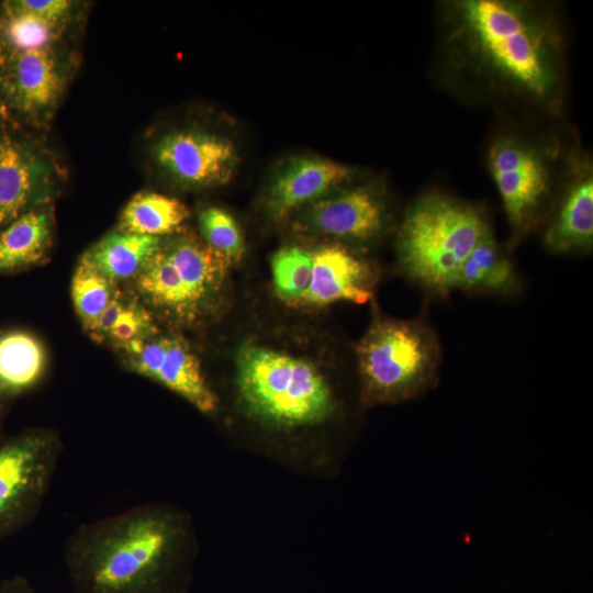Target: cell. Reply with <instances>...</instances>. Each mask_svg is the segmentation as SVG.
I'll return each instance as SVG.
<instances>
[{
  "label": "cell",
  "instance_id": "obj_17",
  "mask_svg": "<svg viewBox=\"0 0 593 593\" xmlns=\"http://www.w3.org/2000/svg\"><path fill=\"white\" fill-rule=\"evenodd\" d=\"M518 287L516 269L489 226L465 260L456 289L508 294Z\"/></svg>",
  "mask_w": 593,
  "mask_h": 593
},
{
  "label": "cell",
  "instance_id": "obj_14",
  "mask_svg": "<svg viewBox=\"0 0 593 593\" xmlns=\"http://www.w3.org/2000/svg\"><path fill=\"white\" fill-rule=\"evenodd\" d=\"M172 262L195 321L220 295L231 262L204 242L184 235L161 246Z\"/></svg>",
  "mask_w": 593,
  "mask_h": 593
},
{
  "label": "cell",
  "instance_id": "obj_31",
  "mask_svg": "<svg viewBox=\"0 0 593 593\" xmlns=\"http://www.w3.org/2000/svg\"><path fill=\"white\" fill-rule=\"evenodd\" d=\"M1 63H2V42H1V36H0V66H1Z\"/></svg>",
  "mask_w": 593,
  "mask_h": 593
},
{
  "label": "cell",
  "instance_id": "obj_3",
  "mask_svg": "<svg viewBox=\"0 0 593 593\" xmlns=\"http://www.w3.org/2000/svg\"><path fill=\"white\" fill-rule=\"evenodd\" d=\"M489 227L473 205L441 192L421 197L401 224L396 250L404 272L428 291L456 289L460 269Z\"/></svg>",
  "mask_w": 593,
  "mask_h": 593
},
{
  "label": "cell",
  "instance_id": "obj_11",
  "mask_svg": "<svg viewBox=\"0 0 593 593\" xmlns=\"http://www.w3.org/2000/svg\"><path fill=\"white\" fill-rule=\"evenodd\" d=\"M64 85V68L49 46L14 51L3 76V89L12 105L31 118L48 114Z\"/></svg>",
  "mask_w": 593,
  "mask_h": 593
},
{
  "label": "cell",
  "instance_id": "obj_29",
  "mask_svg": "<svg viewBox=\"0 0 593 593\" xmlns=\"http://www.w3.org/2000/svg\"><path fill=\"white\" fill-rule=\"evenodd\" d=\"M0 593H38L23 577L16 575L0 583Z\"/></svg>",
  "mask_w": 593,
  "mask_h": 593
},
{
  "label": "cell",
  "instance_id": "obj_19",
  "mask_svg": "<svg viewBox=\"0 0 593 593\" xmlns=\"http://www.w3.org/2000/svg\"><path fill=\"white\" fill-rule=\"evenodd\" d=\"M155 381L186 399L202 413L216 409V396L205 381L200 361L181 338L168 337L166 355Z\"/></svg>",
  "mask_w": 593,
  "mask_h": 593
},
{
  "label": "cell",
  "instance_id": "obj_16",
  "mask_svg": "<svg viewBox=\"0 0 593 593\" xmlns=\"http://www.w3.org/2000/svg\"><path fill=\"white\" fill-rule=\"evenodd\" d=\"M52 236V216L38 208L4 226L0 232V273L38 264L51 247Z\"/></svg>",
  "mask_w": 593,
  "mask_h": 593
},
{
  "label": "cell",
  "instance_id": "obj_24",
  "mask_svg": "<svg viewBox=\"0 0 593 593\" xmlns=\"http://www.w3.org/2000/svg\"><path fill=\"white\" fill-rule=\"evenodd\" d=\"M199 227L203 242L225 257L231 264L239 261L245 251L240 230L226 211L209 206L199 214Z\"/></svg>",
  "mask_w": 593,
  "mask_h": 593
},
{
  "label": "cell",
  "instance_id": "obj_2",
  "mask_svg": "<svg viewBox=\"0 0 593 593\" xmlns=\"http://www.w3.org/2000/svg\"><path fill=\"white\" fill-rule=\"evenodd\" d=\"M178 525L148 505L83 524L64 561L76 593H170Z\"/></svg>",
  "mask_w": 593,
  "mask_h": 593
},
{
  "label": "cell",
  "instance_id": "obj_27",
  "mask_svg": "<svg viewBox=\"0 0 593 593\" xmlns=\"http://www.w3.org/2000/svg\"><path fill=\"white\" fill-rule=\"evenodd\" d=\"M11 5L58 24L69 13L70 1L65 0H21Z\"/></svg>",
  "mask_w": 593,
  "mask_h": 593
},
{
  "label": "cell",
  "instance_id": "obj_26",
  "mask_svg": "<svg viewBox=\"0 0 593 593\" xmlns=\"http://www.w3.org/2000/svg\"><path fill=\"white\" fill-rule=\"evenodd\" d=\"M157 332L153 317L139 305L125 304L107 337L118 347L138 339H148Z\"/></svg>",
  "mask_w": 593,
  "mask_h": 593
},
{
  "label": "cell",
  "instance_id": "obj_25",
  "mask_svg": "<svg viewBox=\"0 0 593 593\" xmlns=\"http://www.w3.org/2000/svg\"><path fill=\"white\" fill-rule=\"evenodd\" d=\"M56 30L57 24L11 4L8 5L4 35L14 51L48 47Z\"/></svg>",
  "mask_w": 593,
  "mask_h": 593
},
{
  "label": "cell",
  "instance_id": "obj_21",
  "mask_svg": "<svg viewBox=\"0 0 593 593\" xmlns=\"http://www.w3.org/2000/svg\"><path fill=\"white\" fill-rule=\"evenodd\" d=\"M189 211L179 200L156 192L134 195L120 217L123 232L159 237L177 231L188 219Z\"/></svg>",
  "mask_w": 593,
  "mask_h": 593
},
{
  "label": "cell",
  "instance_id": "obj_5",
  "mask_svg": "<svg viewBox=\"0 0 593 593\" xmlns=\"http://www.w3.org/2000/svg\"><path fill=\"white\" fill-rule=\"evenodd\" d=\"M357 359L369 398L404 400L434 382L439 345L422 321L377 318L357 346Z\"/></svg>",
  "mask_w": 593,
  "mask_h": 593
},
{
  "label": "cell",
  "instance_id": "obj_10",
  "mask_svg": "<svg viewBox=\"0 0 593 593\" xmlns=\"http://www.w3.org/2000/svg\"><path fill=\"white\" fill-rule=\"evenodd\" d=\"M309 231L358 242L378 237L387 225V206L377 190L358 186L312 202L301 216Z\"/></svg>",
  "mask_w": 593,
  "mask_h": 593
},
{
  "label": "cell",
  "instance_id": "obj_22",
  "mask_svg": "<svg viewBox=\"0 0 593 593\" xmlns=\"http://www.w3.org/2000/svg\"><path fill=\"white\" fill-rule=\"evenodd\" d=\"M111 280L81 259L71 283L75 309L86 329L92 332L99 317L116 294Z\"/></svg>",
  "mask_w": 593,
  "mask_h": 593
},
{
  "label": "cell",
  "instance_id": "obj_18",
  "mask_svg": "<svg viewBox=\"0 0 593 593\" xmlns=\"http://www.w3.org/2000/svg\"><path fill=\"white\" fill-rule=\"evenodd\" d=\"M159 246V237L122 231L101 239L82 259L114 282L136 277Z\"/></svg>",
  "mask_w": 593,
  "mask_h": 593
},
{
  "label": "cell",
  "instance_id": "obj_15",
  "mask_svg": "<svg viewBox=\"0 0 593 593\" xmlns=\"http://www.w3.org/2000/svg\"><path fill=\"white\" fill-rule=\"evenodd\" d=\"M593 240V176L588 166L573 176L544 243L552 253L588 249Z\"/></svg>",
  "mask_w": 593,
  "mask_h": 593
},
{
  "label": "cell",
  "instance_id": "obj_12",
  "mask_svg": "<svg viewBox=\"0 0 593 593\" xmlns=\"http://www.w3.org/2000/svg\"><path fill=\"white\" fill-rule=\"evenodd\" d=\"M373 278L371 267L345 247H321L312 254L311 280L298 304L366 303L372 296Z\"/></svg>",
  "mask_w": 593,
  "mask_h": 593
},
{
  "label": "cell",
  "instance_id": "obj_20",
  "mask_svg": "<svg viewBox=\"0 0 593 593\" xmlns=\"http://www.w3.org/2000/svg\"><path fill=\"white\" fill-rule=\"evenodd\" d=\"M44 368L45 350L33 335L19 331L0 336V385L8 394L33 387Z\"/></svg>",
  "mask_w": 593,
  "mask_h": 593
},
{
  "label": "cell",
  "instance_id": "obj_7",
  "mask_svg": "<svg viewBox=\"0 0 593 593\" xmlns=\"http://www.w3.org/2000/svg\"><path fill=\"white\" fill-rule=\"evenodd\" d=\"M544 154L510 136L496 139L489 152L490 171L517 238L534 226L550 193L551 170Z\"/></svg>",
  "mask_w": 593,
  "mask_h": 593
},
{
  "label": "cell",
  "instance_id": "obj_13",
  "mask_svg": "<svg viewBox=\"0 0 593 593\" xmlns=\"http://www.w3.org/2000/svg\"><path fill=\"white\" fill-rule=\"evenodd\" d=\"M353 175L349 167L337 161L304 156L287 164L268 187L264 204L267 213L281 220L300 205L313 202Z\"/></svg>",
  "mask_w": 593,
  "mask_h": 593
},
{
  "label": "cell",
  "instance_id": "obj_30",
  "mask_svg": "<svg viewBox=\"0 0 593 593\" xmlns=\"http://www.w3.org/2000/svg\"><path fill=\"white\" fill-rule=\"evenodd\" d=\"M5 395H8V393L0 385V411H1V407L3 405V399H4Z\"/></svg>",
  "mask_w": 593,
  "mask_h": 593
},
{
  "label": "cell",
  "instance_id": "obj_1",
  "mask_svg": "<svg viewBox=\"0 0 593 593\" xmlns=\"http://www.w3.org/2000/svg\"><path fill=\"white\" fill-rule=\"evenodd\" d=\"M446 44L456 64L540 104L562 83V42L553 18L536 4L460 0L445 11Z\"/></svg>",
  "mask_w": 593,
  "mask_h": 593
},
{
  "label": "cell",
  "instance_id": "obj_28",
  "mask_svg": "<svg viewBox=\"0 0 593 593\" xmlns=\"http://www.w3.org/2000/svg\"><path fill=\"white\" fill-rule=\"evenodd\" d=\"M124 306L125 303L121 299L119 292H116L115 296L99 317L94 328L91 332L92 335L99 338L107 337L108 333L122 313Z\"/></svg>",
  "mask_w": 593,
  "mask_h": 593
},
{
  "label": "cell",
  "instance_id": "obj_6",
  "mask_svg": "<svg viewBox=\"0 0 593 593\" xmlns=\"http://www.w3.org/2000/svg\"><path fill=\"white\" fill-rule=\"evenodd\" d=\"M61 443L49 430H27L0 445V539L38 514L61 455Z\"/></svg>",
  "mask_w": 593,
  "mask_h": 593
},
{
  "label": "cell",
  "instance_id": "obj_8",
  "mask_svg": "<svg viewBox=\"0 0 593 593\" xmlns=\"http://www.w3.org/2000/svg\"><path fill=\"white\" fill-rule=\"evenodd\" d=\"M153 155L174 181L194 188L227 182L238 161L232 141L200 130H180L164 135L154 145Z\"/></svg>",
  "mask_w": 593,
  "mask_h": 593
},
{
  "label": "cell",
  "instance_id": "obj_4",
  "mask_svg": "<svg viewBox=\"0 0 593 593\" xmlns=\"http://www.w3.org/2000/svg\"><path fill=\"white\" fill-rule=\"evenodd\" d=\"M236 382L246 405L284 426L315 424L332 412L327 382L310 361L257 345L236 356Z\"/></svg>",
  "mask_w": 593,
  "mask_h": 593
},
{
  "label": "cell",
  "instance_id": "obj_23",
  "mask_svg": "<svg viewBox=\"0 0 593 593\" xmlns=\"http://www.w3.org/2000/svg\"><path fill=\"white\" fill-rule=\"evenodd\" d=\"M270 266L277 294L287 302L298 303L311 280L312 254L287 246L272 255Z\"/></svg>",
  "mask_w": 593,
  "mask_h": 593
},
{
  "label": "cell",
  "instance_id": "obj_9",
  "mask_svg": "<svg viewBox=\"0 0 593 593\" xmlns=\"http://www.w3.org/2000/svg\"><path fill=\"white\" fill-rule=\"evenodd\" d=\"M55 176L40 147L0 128V230L47 201Z\"/></svg>",
  "mask_w": 593,
  "mask_h": 593
}]
</instances>
